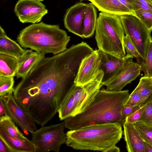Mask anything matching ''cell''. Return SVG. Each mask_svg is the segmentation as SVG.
<instances>
[{"instance_id": "obj_2", "label": "cell", "mask_w": 152, "mask_h": 152, "mask_svg": "<svg viewBox=\"0 0 152 152\" xmlns=\"http://www.w3.org/2000/svg\"><path fill=\"white\" fill-rule=\"evenodd\" d=\"M128 90L108 91L100 89L93 100L83 112L64 120L65 127L73 130L88 126L125 122L122 115L123 107L129 96Z\"/></svg>"}, {"instance_id": "obj_14", "label": "cell", "mask_w": 152, "mask_h": 152, "mask_svg": "<svg viewBox=\"0 0 152 152\" xmlns=\"http://www.w3.org/2000/svg\"><path fill=\"white\" fill-rule=\"evenodd\" d=\"M86 85L73 87L61 105L58 110L60 121L70 116L75 110L85 91Z\"/></svg>"}, {"instance_id": "obj_26", "label": "cell", "mask_w": 152, "mask_h": 152, "mask_svg": "<svg viewBox=\"0 0 152 152\" xmlns=\"http://www.w3.org/2000/svg\"><path fill=\"white\" fill-rule=\"evenodd\" d=\"M14 82L13 77L0 76V97H3L9 93H13Z\"/></svg>"}, {"instance_id": "obj_18", "label": "cell", "mask_w": 152, "mask_h": 152, "mask_svg": "<svg viewBox=\"0 0 152 152\" xmlns=\"http://www.w3.org/2000/svg\"><path fill=\"white\" fill-rule=\"evenodd\" d=\"M28 49L24 55L19 58V66L16 75L17 79L24 77L33 66L45 56V53Z\"/></svg>"}, {"instance_id": "obj_19", "label": "cell", "mask_w": 152, "mask_h": 152, "mask_svg": "<svg viewBox=\"0 0 152 152\" xmlns=\"http://www.w3.org/2000/svg\"><path fill=\"white\" fill-rule=\"evenodd\" d=\"M22 48L20 44L8 37L0 26V53L19 58L24 55L26 50Z\"/></svg>"}, {"instance_id": "obj_30", "label": "cell", "mask_w": 152, "mask_h": 152, "mask_svg": "<svg viewBox=\"0 0 152 152\" xmlns=\"http://www.w3.org/2000/svg\"><path fill=\"white\" fill-rule=\"evenodd\" d=\"M133 11H143L152 12L151 0H133Z\"/></svg>"}, {"instance_id": "obj_35", "label": "cell", "mask_w": 152, "mask_h": 152, "mask_svg": "<svg viewBox=\"0 0 152 152\" xmlns=\"http://www.w3.org/2000/svg\"><path fill=\"white\" fill-rule=\"evenodd\" d=\"M0 152H11L7 145L0 139Z\"/></svg>"}, {"instance_id": "obj_12", "label": "cell", "mask_w": 152, "mask_h": 152, "mask_svg": "<svg viewBox=\"0 0 152 152\" xmlns=\"http://www.w3.org/2000/svg\"><path fill=\"white\" fill-rule=\"evenodd\" d=\"M141 70L140 64L133 61L126 64L114 77L103 85L106 90L112 92L119 91L128 84L134 80Z\"/></svg>"}, {"instance_id": "obj_21", "label": "cell", "mask_w": 152, "mask_h": 152, "mask_svg": "<svg viewBox=\"0 0 152 152\" xmlns=\"http://www.w3.org/2000/svg\"><path fill=\"white\" fill-rule=\"evenodd\" d=\"M19 61V58L0 53V76H15Z\"/></svg>"}, {"instance_id": "obj_40", "label": "cell", "mask_w": 152, "mask_h": 152, "mask_svg": "<svg viewBox=\"0 0 152 152\" xmlns=\"http://www.w3.org/2000/svg\"><path fill=\"white\" fill-rule=\"evenodd\" d=\"M38 0L40 1H43V0Z\"/></svg>"}, {"instance_id": "obj_25", "label": "cell", "mask_w": 152, "mask_h": 152, "mask_svg": "<svg viewBox=\"0 0 152 152\" xmlns=\"http://www.w3.org/2000/svg\"><path fill=\"white\" fill-rule=\"evenodd\" d=\"M134 125L143 140L152 146V126L140 122Z\"/></svg>"}, {"instance_id": "obj_41", "label": "cell", "mask_w": 152, "mask_h": 152, "mask_svg": "<svg viewBox=\"0 0 152 152\" xmlns=\"http://www.w3.org/2000/svg\"><path fill=\"white\" fill-rule=\"evenodd\" d=\"M151 77L152 78V77Z\"/></svg>"}, {"instance_id": "obj_16", "label": "cell", "mask_w": 152, "mask_h": 152, "mask_svg": "<svg viewBox=\"0 0 152 152\" xmlns=\"http://www.w3.org/2000/svg\"><path fill=\"white\" fill-rule=\"evenodd\" d=\"M90 1L99 11L120 16L134 14V12L122 4L119 0H87Z\"/></svg>"}, {"instance_id": "obj_23", "label": "cell", "mask_w": 152, "mask_h": 152, "mask_svg": "<svg viewBox=\"0 0 152 152\" xmlns=\"http://www.w3.org/2000/svg\"><path fill=\"white\" fill-rule=\"evenodd\" d=\"M135 88L147 102L152 96V78L142 77Z\"/></svg>"}, {"instance_id": "obj_32", "label": "cell", "mask_w": 152, "mask_h": 152, "mask_svg": "<svg viewBox=\"0 0 152 152\" xmlns=\"http://www.w3.org/2000/svg\"><path fill=\"white\" fill-rule=\"evenodd\" d=\"M143 106L139 105L130 106L125 104L122 111V115L125 121L126 117L139 110Z\"/></svg>"}, {"instance_id": "obj_8", "label": "cell", "mask_w": 152, "mask_h": 152, "mask_svg": "<svg viewBox=\"0 0 152 152\" xmlns=\"http://www.w3.org/2000/svg\"><path fill=\"white\" fill-rule=\"evenodd\" d=\"M12 93L1 97L7 114L23 130L31 133L37 130L35 122L30 115L17 103Z\"/></svg>"}, {"instance_id": "obj_20", "label": "cell", "mask_w": 152, "mask_h": 152, "mask_svg": "<svg viewBox=\"0 0 152 152\" xmlns=\"http://www.w3.org/2000/svg\"><path fill=\"white\" fill-rule=\"evenodd\" d=\"M95 7L91 3L86 4L83 20V38L91 37L96 30L97 18Z\"/></svg>"}, {"instance_id": "obj_27", "label": "cell", "mask_w": 152, "mask_h": 152, "mask_svg": "<svg viewBox=\"0 0 152 152\" xmlns=\"http://www.w3.org/2000/svg\"><path fill=\"white\" fill-rule=\"evenodd\" d=\"M139 122L152 126V96L144 104Z\"/></svg>"}, {"instance_id": "obj_9", "label": "cell", "mask_w": 152, "mask_h": 152, "mask_svg": "<svg viewBox=\"0 0 152 152\" xmlns=\"http://www.w3.org/2000/svg\"><path fill=\"white\" fill-rule=\"evenodd\" d=\"M14 11L20 22L32 24L40 21L48 13L45 6L38 0H19Z\"/></svg>"}, {"instance_id": "obj_11", "label": "cell", "mask_w": 152, "mask_h": 152, "mask_svg": "<svg viewBox=\"0 0 152 152\" xmlns=\"http://www.w3.org/2000/svg\"><path fill=\"white\" fill-rule=\"evenodd\" d=\"M101 60L95 50L82 61L75 80L78 86H84L94 80L100 69Z\"/></svg>"}, {"instance_id": "obj_24", "label": "cell", "mask_w": 152, "mask_h": 152, "mask_svg": "<svg viewBox=\"0 0 152 152\" xmlns=\"http://www.w3.org/2000/svg\"><path fill=\"white\" fill-rule=\"evenodd\" d=\"M145 77H152V39L148 48L145 59L139 64Z\"/></svg>"}, {"instance_id": "obj_28", "label": "cell", "mask_w": 152, "mask_h": 152, "mask_svg": "<svg viewBox=\"0 0 152 152\" xmlns=\"http://www.w3.org/2000/svg\"><path fill=\"white\" fill-rule=\"evenodd\" d=\"M124 44L127 53L131 54L136 58L137 63L140 64L143 59L141 58L136 48L128 36H124Z\"/></svg>"}, {"instance_id": "obj_3", "label": "cell", "mask_w": 152, "mask_h": 152, "mask_svg": "<svg viewBox=\"0 0 152 152\" xmlns=\"http://www.w3.org/2000/svg\"><path fill=\"white\" fill-rule=\"evenodd\" d=\"M70 39V37L58 25L48 24L43 22L25 27L20 31L17 38L23 48L54 55L66 50Z\"/></svg>"}, {"instance_id": "obj_34", "label": "cell", "mask_w": 152, "mask_h": 152, "mask_svg": "<svg viewBox=\"0 0 152 152\" xmlns=\"http://www.w3.org/2000/svg\"><path fill=\"white\" fill-rule=\"evenodd\" d=\"M133 0H119L123 5H125L131 11H133Z\"/></svg>"}, {"instance_id": "obj_17", "label": "cell", "mask_w": 152, "mask_h": 152, "mask_svg": "<svg viewBox=\"0 0 152 152\" xmlns=\"http://www.w3.org/2000/svg\"><path fill=\"white\" fill-rule=\"evenodd\" d=\"M0 139L5 143L11 152H35L34 145L28 139L22 140L13 137L0 127Z\"/></svg>"}, {"instance_id": "obj_38", "label": "cell", "mask_w": 152, "mask_h": 152, "mask_svg": "<svg viewBox=\"0 0 152 152\" xmlns=\"http://www.w3.org/2000/svg\"><path fill=\"white\" fill-rule=\"evenodd\" d=\"M120 149L119 148L116 146V145L113 146L108 149L105 152H119Z\"/></svg>"}, {"instance_id": "obj_6", "label": "cell", "mask_w": 152, "mask_h": 152, "mask_svg": "<svg viewBox=\"0 0 152 152\" xmlns=\"http://www.w3.org/2000/svg\"><path fill=\"white\" fill-rule=\"evenodd\" d=\"M65 127L64 121L48 126H42L31 133V140L35 145V152H59L61 146L66 141Z\"/></svg>"}, {"instance_id": "obj_7", "label": "cell", "mask_w": 152, "mask_h": 152, "mask_svg": "<svg viewBox=\"0 0 152 152\" xmlns=\"http://www.w3.org/2000/svg\"><path fill=\"white\" fill-rule=\"evenodd\" d=\"M119 16L126 35L128 36L141 58L145 59L148 45L152 39L151 33L133 14Z\"/></svg>"}, {"instance_id": "obj_1", "label": "cell", "mask_w": 152, "mask_h": 152, "mask_svg": "<svg viewBox=\"0 0 152 152\" xmlns=\"http://www.w3.org/2000/svg\"><path fill=\"white\" fill-rule=\"evenodd\" d=\"M93 51L83 42L52 56H45L14 88L17 103L35 123L44 126L58 113L75 84L82 60Z\"/></svg>"}, {"instance_id": "obj_31", "label": "cell", "mask_w": 152, "mask_h": 152, "mask_svg": "<svg viewBox=\"0 0 152 152\" xmlns=\"http://www.w3.org/2000/svg\"><path fill=\"white\" fill-rule=\"evenodd\" d=\"M146 101L141 96L138 91L136 88L129 95L125 105L134 106L139 105L143 106Z\"/></svg>"}, {"instance_id": "obj_39", "label": "cell", "mask_w": 152, "mask_h": 152, "mask_svg": "<svg viewBox=\"0 0 152 152\" xmlns=\"http://www.w3.org/2000/svg\"><path fill=\"white\" fill-rule=\"evenodd\" d=\"M80 1H83L85 0H80Z\"/></svg>"}, {"instance_id": "obj_22", "label": "cell", "mask_w": 152, "mask_h": 152, "mask_svg": "<svg viewBox=\"0 0 152 152\" xmlns=\"http://www.w3.org/2000/svg\"><path fill=\"white\" fill-rule=\"evenodd\" d=\"M0 127L11 136L22 140L28 139L25 137L7 114L0 116Z\"/></svg>"}, {"instance_id": "obj_10", "label": "cell", "mask_w": 152, "mask_h": 152, "mask_svg": "<svg viewBox=\"0 0 152 152\" xmlns=\"http://www.w3.org/2000/svg\"><path fill=\"white\" fill-rule=\"evenodd\" d=\"M97 52L101 60L100 69L103 72L101 85L116 76L127 64L133 62L134 58L127 53L123 57H120L104 52L98 49Z\"/></svg>"}, {"instance_id": "obj_15", "label": "cell", "mask_w": 152, "mask_h": 152, "mask_svg": "<svg viewBox=\"0 0 152 152\" xmlns=\"http://www.w3.org/2000/svg\"><path fill=\"white\" fill-rule=\"evenodd\" d=\"M124 135L128 152H145L143 142L134 124L124 122Z\"/></svg>"}, {"instance_id": "obj_13", "label": "cell", "mask_w": 152, "mask_h": 152, "mask_svg": "<svg viewBox=\"0 0 152 152\" xmlns=\"http://www.w3.org/2000/svg\"><path fill=\"white\" fill-rule=\"evenodd\" d=\"M86 4L77 3L68 9L65 15L64 23L69 31L83 38V20Z\"/></svg>"}, {"instance_id": "obj_33", "label": "cell", "mask_w": 152, "mask_h": 152, "mask_svg": "<svg viewBox=\"0 0 152 152\" xmlns=\"http://www.w3.org/2000/svg\"><path fill=\"white\" fill-rule=\"evenodd\" d=\"M144 105L135 112L126 117L125 122L134 124L139 122L144 108Z\"/></svg>"}, {"instance_id": "obj_29", "label": "cell", "mask_w": 152, "mask_h": 152, "mask_svg": "<svg viewBox=\"0 0 152 152\" xmlns=\"http://www.w3.org/2000/svg\"><path fill=\"white\" fill-rule=\"evenodd\" d=\"M133 15L141 21L151 33L152 31V12L137 11L134 12Z\"/></svg>"}, {"instance_id": "obj_37", "label": "cell", "mask_w": 152, "mask_h": 152, "mask_svg": "<svg viewBox=\"0 0 152 152\" xmlns=\"http://www.w3.org/2000/svg\"><path fill=\"white\" fill-rule=\"evenodd\" d=\"M144 147L145 152H152V146L144 141Z\"/></svg>"}, {"instance_id": "obj_5", "label": "cell", "mask_w": 152, "mask_h": 152, "mask_svg": "<svg viewBox=\"0 0 152 152\" xmlns=\"http://www.w3.org/2000/svg\"><path fill=\"white\" fill-rule=\"evenodd\" d=\"M95 31V38L99 49L120 57L126 55L125 33L119 16L100 12Z\"/></svg>"}, {"instance_id": "obj_4", "label": "cell", "mask_w": 152, "mask_h": 152, "mask_svg": "<svg viewBox=\"0 0 152 152\" xmlns=\"http://www.w3.org/2000/svg\"><path fill=\"white\" fill-rule=\"evenodd\" d=\"M123 133L119 124L91 125L68 131L65 143L75 150L105 152L119 142Z\"/></svg>"}, {"instance_id": "obj_36", "label": "cell", "mask_w": 152, "mask_h": 152, "mask_svg": "<svg viewBox=\"0 0 152 152\" xmlns=\"http://www.w3.org/2000/svg\"><path fill=\"white\" fill-rule=\"evenodd\" d=\"M6 110L2 98L0 97V115L1 116L4 115H7Z\"/></svg>"}]
</instances>
